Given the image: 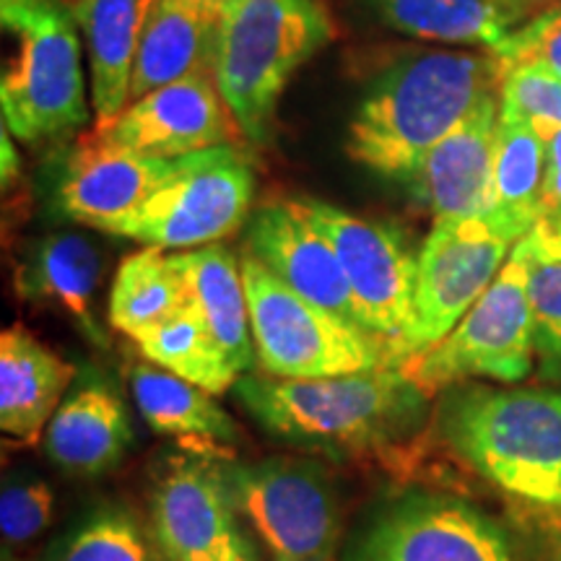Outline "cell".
I'll return each mask as SVG.
<instances>
[{
    "instance_id": "2",
    "label": "cell",
    "mask_w": 561,
    "mask_h": 561,
    "mask_svg": "<svg viewBox=\"0 0 561 561\" xmlns=\"http://www.w3.org/2000/svg\"><path fill=\"white\" fill-rule=\"evenodd\" d=\"M333 37L318 0H224L214 79L244 138H268L291 76Z\"/></svg>"
},
{
    "instance_id": "19",
    "label": "cell",
    "mask_w": 561,
    "mask_h": 561,
    "mask_svg": "<svg viewBox=\"0 0 561 561\" xmlns=\"http://www.w3.org/2000/svg\"><path fill=\"white\" fill-rule=\"evenodd\" d=\"M91 62L96 125L115 121L130 102L133 70L151 0H68Z\"/></svg>"
},
{
    "instance_id": "14",
    "label": "cell",
    "mask_w": 561,
    "mask_h": 561,
    "mask_svg": "<svg viewBox=\"0 0 561 561\" xmlns=\"http://www.w3.org/2000/svg\"><path fill=\"white\" fill-rule=\"evenodd\" d=\"M351 561H512L507 538L481 512L419 496L380 517Z\"/></svg>"
},
{
    "instance_id": "20",
    "label": "cell",
    "mask_w": 561,
    "mask_h": 561,
    "mask_svg": "<svg viewBox=\"0 0 561 561\" xmlns=\"http://www.w3.org/2000/svg\"><path fill=\"white\" fill-rule=\"evenodd\" d=\"M76 377L62 362L24 328L0 335V430L19 442H37L50 426L60 398Z\"/></svg>"
},
{
    "instance_id": "15",
    "label": "cell",
    "mask_w": 561,
    "mask_h": 561,
    "mask_svg": "<svg viewBox=\"0 0 561 561\" xmlns=\"http://www.w3.org/2000/svg\"><path fill=\"white\" fill-rule=\"evenodd\" d=\"M248 248L301 297L364 328L331 240L307 219L297 201L265 203L250 221Z\"/></svg>"
},
{
    "instance_id": "4",
    "label": "cell",
    "mask_w": 561,
    "mask_h": 561,
    "mask_svg": "<svg viewBox=\"0 0 561 561\" xmlns=\"http://www.w3.org/2000/svg\"><path fill=\"white\" fill-rule=\"evenodd\" d=\"M242 403L265 430L297 445H367L416 403V390L403 369L314 380L244 375L237 380Z\"/></svg>"
},
{
    "instance_id": "28",
    "label": "cell",
    "mask_w": 561,
    "mask_h": 561,
    "mask_svg": "<svg viewBox=\"0 0 561 561\" xmlns=\"http://www.w3.org/2000/svg\"><path fill=\"white\" fill-rule=\"evenodd\" d=\"M100 255L87 237L53 234L34 248L24 268V291L53 301L91 331L89 305L100 284Z\"/></svg>"
},
{
    "instance_id": "11",
    "label": "cell",
    "mask_w": 561,
    "mask_h": 561,
    "mask_svg": "<svg viewBox=\"0 0 561 561\" xmlns=\"http://www.w3.org/2000/svg\"><path fill=\"white\" fill-rule=\"evenodd\" d=\"M305 216L333 244L354 294L362 325L388 343L401 339L411 320L419 255L398 229L346 214L331 203L297 201Z\"/></svg>"
},
{
    "instance_id": "3",
    "label": "cell",
    "mask_w": 561,
    "mask_h": 561,
    "mask_svg": "<svg viewBox=\"0 0 561 561\" xmlns=\"http://www.w3.org/2000/svg\"><path fill=\"white\" fill-rule=\"evenodd\" d=\"M16 53L0 81L3 125L26 144L60 138L89 121L76 19L62 0H0Z\"/></svg>"
},
{
    "instance_id": "5",
    "label": "cell",
    "mask_w": 561,
    "mask_h": 561,
    "mask_svg": "<svg viewBox=\"0 0 561 561\" xmlns=\"http://www.w3.org/2000/svg\"><path fill=\"white\" fill-rule=\"evenodd\" d=\"M453 439L504 494L561 510V392H476L455 411Z\"/></svg>"
},
{
    "instance_id": "13",
    "label": "cell",
    "mask_w": 561,
    "mask_h": 561,
    "mask_svg": "<svg viewBox=\"0 0 561 561\" xmlns=\"http://www.w3.org/2000/svg\"><path fill=\"white\" fill-rule=\"evenodd\" d=\"M151 512L167 561H257L224 473L203 460H174L153 489Z\"/></svg>"
},
{
    "instance_id": "33",
    "label": "cell",
    "mask_w": 561,
    "mask_h": 561,
    "mask_svg": "<svg viewBox=\"0 0 561 561\" xmlns=\"http://www.w3.org/2000/svg\"><path fill=\"white\" fill-rule=\"evenodd\" d=\"M55 496L47 483H9L0 496V530L11 543H24L39 536L53 520Z\"/></svg>"
},
{
    "instance_id": "27",
    "label": "cell",
    "mask_w": 561,
    "mask_h": 561,
    "mask_svg": "<svg viewBox=\"0 0 561 561\" xmlns=\"http://www.w3.org/2000/svg\"><path fill=\"white\" fill-rule=\"evenodd\" d=\"M377 5L392 30L419 39L491 53L512 32L494 0H377Z\"/></svg>"
},
{
    "instance_id": "30",
    "label": "cell",
    "mask_w": 561,
    "mask_h": 561,
    "mask_svg": "<svg viewBox=\"0 0 561 561\" xmlns=\"http://www.w3.org/2000/svg\"><path fill=\"white\" fill-rule=\"evenodd\" d=\"M500 112L530 123L561 125V79L533 62L502 68Z\"/></svg>"
},
{
    "instance_id": "37",
    "label": "cell",
    "mask_w": 561,
    "mask_h": 561,
    "mask_svg": "<svg viewBox=\"0 0 561 561\" xmlns=\"http://www.w3.org/2000/svg\"><path fill=\"white\" fill-rule=\"evenodd\" d=\"M153 561H157V559H153Z\"/></svg>"
},
{
    "instance_id": "26",
    "label": "cell",
    "mask_w": 561,
    "mask_h": 561,
    "mask_svg": "<svg viewBox=\"0 0 561 561\" xmlns=\"http://www.w3.org/2000/svg\"><path fill=\"white\" fill-rule=\"evenodd\" d=\"M136 405L153 432L201 442L234 439V424L201 390L159 367H136L130 375Z\"/></svg>"
},
{
    "instance_id": "6",
    "label": "cell",
    "mask_w": 561,
    "mask_h": 561,
    "mask_svg": "<svg viewBox=\"0 0 561 561\" xmlns=\"http://www.w3.org/2000/svg\"><path fill=\"white\" fill-rule=\"evenodd\" d=\"M242 278L265 375L314 380L388 367V343L301 297L252 252L242 255Z\"/></svg>"
},
{
    "instance_id": "12",
    "label": "cell",
    "mask_w": 561,
    "mask_h": 561,
    "mask_svg": "<svg viewBox=\"0 0 561 561\" xmlns=\"http://www.w3.org/2000/svg\"><path fill=\"white\" fill-rule=\"evenodd\" d=\"M89 138L146 157L180 159L237 146L244 133L210 73H191L130 102L115 121L94 125Z\"/></svg>"
},
{
    "instance_id": "25",
    "label": "cell",
    "mask_w": 561,
    "mask_h": 561,
    "mask_svg": "<svg viewBox=\"0 0 561 561\" xmlns=\"http://www.w3.org/2000/svg\"><path fill=\"white\" fill-rule=\"evenodd\" d=\"M136 346L153 367L198 385L210 396H221L240 380V371L231 364L221 343L216 341L206 314L198 310L193 299L174 318L138 335Z\"/></svg>"
},
{
    "instance_id": "31",
    "label": "cell",
    "mask_w": 561,
    "mask_h": 561,
    "mask_svg": "<svg viewBox=\"0 0 561 561\" xmlns=\"http://www.w3.org/2000/svg\"><path fill=\"white\" fill-rule=\"evenodd\" d=\"M60 561H153L144 536L128 517L110 515L83 528Z\"/></svg>"
},
{
    "instance_id": "35",
    "label": "cell",
    "mask_w": 561,
    "mask_h": 561,
    "mask_svg": "<svg viewBox=\"0 0 561 561\" xmlns=\"http://www.w3.org/2000/svg\"><path fill=\"white\" fill-rule=\"evenodd\" d=\"M494 3L502 13L504 24H507L510 30H517V26L528 24L530 19L557 9V5H561V0H494Z\"/></svg>"
},
{
    "instance_id": "23",
    "label": "cell",
    "mask_w": 561,
    "mask_h": 561,
    "mask_svg": "<svg viewBox=\"0 0 561 561\" xmlns=\"http://www.w3.org/2000/svg\"><path fill=\"white\" fill-rule=\"evenodd\" d=\"M546 144L525 117L500 112L494 149V206L489 221L520 242L543 219Z\"/></svg>"
},
{
    "instance_id": "8",
    "label": "cell",
    "mask_w": 561,
    "mask_h": 561,
    "mask_svg": "<svg viewBox=\"0 0 561 561\" xmlns=\"http://www.w3.org/2000/svg\"><path fill=\"white\" fill-rule=\"evenodd\" d=\"M515 244L489 219L434 221L419 252L411 320L388 348V367L401 369L447 339L494 284Z\"/></svg>"
},
{
    "instance_id": "32",
    "label": "cell",
    "mask_w": 561,
    "mask_h": 561,
    "mask_svg": "<svg viewBox=\"0 0 561 561\" xmlns=\"http://www.w3.org/2000/svg\"><path fill=\"white\" fill-rule=\"evenodd\" d=\"M502 68L533 62L561 79V5L517 26L496 50H491Z\"/></svg>"
},
{
    "instance_id": "29",
    "label": "cell",
    "mask_w": 561,
    "mask_h": 561,
    "mask_svg": "<svg viewBox=\"0 0 561 561\" xmlns=\"http://www.w3.org/2000/svg\"><path fill=\"white\" fill-rule=\"evenodd\" d=\"M515 252L525 265L533 341L543 356L561 359V216H543Z\"/></svg>"
},
{
    "instance_id": "9",
    "label": "cell",
    "mask_w": 561,
    "mask_h": 561,
    "mask_svg": "<svg viewBox=\"0 0 561 561\" xmlns=\"http://www.w3.org/2000/svg\"><path fill=\"white\" fill-rule=\"evenodd\" d=\"M533 348L536 341L525 265L512 248L500 276L453 333L401 369L421 396L466 377L517 382L530 371Z\"/></svg>"
},
{
    "instance_id": "22",
    "label": "cell",
    "mask_w": 561,
    "mask_h": 561,
    "mask_svg": "<svg viewBox=\"0 0 561 561\" xmlns=\"http://www.w3.org/2000/svg\"><path fill=\"white\" fill-rule=\"evenodd\" d=\"M172 257L187 280L191 299L206 314L216 341L227 351L237 371L244 375L255 362V343H252L242 263H237L231 250L219 242L198 250L178 252Z\"/></svg>"
},
{
    "instance_id": "7",
    "label": "cell",
    "mask_w": 561,
    "mask_h": 561,
    "mask_svg": "<svg viewBox=\"0 0 561 561\" xmlns=\"http://www.w3.org/2000/svg\"><path fill=\"white\" fill-rule=\"evenodd\" d=\"M252 193L255 172L250 159L237 146H216L180 157L174 172L144 206L104 231L159 250L206 248L242 227Z\"/></svg>"
},
{
    "instance_id": "24",
    "label": "cell",
    "mask_w": 561,
    "mask_h": 561,
    "mask_svg": "<svg viewBox=\"0 0 561 561\" xmlns=\"http://www.w3.org/2000/svg\"><path fill=\"white\" fill-rule=\"evenodd\" d=\"M191 305V289L172 255L146 248L125 257L110 291V322L115 331L138 335L174 318Z\"/></svg>"
},
{
    "instance_id": "21",
    "label": "cell",
    "mask_w": 561,
    "mask_h": 561,
    "mask_svg": "<svg viewBox=\"0 0 561 561\" xmlns=\"http://www.w3.org/2000/svg\"><path fill=\"white\" fill-rule=\"evenodd\" d=\"M130 437L121 398L104 385H89L55 411L47 426V453L66 471L100 473L123 458Z\"/></svg>"
},
{
    "instance_id": "1",
    "label": "cell",
    "mask_w": 561,
    "mask_h": 561,
    "mask_svg": "<svg viewBox=\"0 0 561 561\" xmlns=\"http://www.w3.org/2000/svg\"><path fill=\"white\" fill-rule=\"evenodd\" d=\"M502 70L491 53L426 50L398 60L371 83L351 117L346 153L382 178L413 180L421 159L500 94Z\"/></svg>"
},
{
    "instance_id": "34",
    "label": "cell",
    "mask_w": 561,
    "mask_h": 561,
    "mask_svg": "<svg viewBox=\"0 0 561 561\" xmlns=\"http://www.w3.org/2000/svg\"><path fill=\"white\" fill-rule=\"evenodd\" d=\"M546 144L543 210L546 216H561V125L533 123Z\"/></svg>"
},
{
    "instance_id": "36",
    "label": "cell",
    "mask_w": 561,
    "mask_h": 561,
    "mask_svg": "<svg viewBox=\"0 0 561 561\" xmlns=\"http://www.w3.org/2000/svg\"><path fill=\"white\" fill-rule=\"evenodd\" d=\"M553 561H561V551H559V553H557V559H553Z\"/></svg>"
},
{
    "instance_id": "17",
    "label": "cell",
    "mask_w": 561,
    "mask_h": 561,
    "mask_svg": "<svg viewBox=\"0 0 561 561\" xmlns=\"http://www.w3.org/2000/svg\"><path fill=\"white\" fill-rule=\"evenodd\" d=\"M178 159L146 157L81 138L60 180V210L68 219L104 231L144 206L174 172Z\"/></svg>"
},
{
    "instance_id": "10",
    "label": "cell",
    "mask_w": 561,
    "mask_h": 561,
    "mask_svg": "<svg viewBox=\"0 0 561 561\" xmlns=\"http://www.w3.org/2000/svg\"><path fill=\"white\" fill-rule=\"evenodd\" d=\"M237 515L255 530L271 561H333L339 512L318 471L289 462L224 471Z\"/></svg>"
},
{
    "instance_id": "16",
    "label": "cell",
    "mask_w": 561,
    "mask_h": 561,
    "mask_svg": "<svg viewBox=\"0 0 561 561\" xmlns=\"http://www.w3.org/2000/svg\"><path fill=\"white\" fill-rule=\"evenodd\" d=\"M500 100L483 96L458 128L421 159L413 182L434 221L489 219L494 206V149Z\"/></svg>"
},
{
    "instance_id": "18",
    "label": "cell",
    "mask_w": 561,
    "mask_h": 561,
    "mask_svg": "<svg viewBox=\"0 0 561 561\" xmlns=\"http://www.w3.org/2000/svg\"><path fill=\"white\" fill-rule=\"evenodd\" d=\"M224 0H151L133 70L130 102L191 73L214 76Z\"/></svg>"
}]
</instances>
